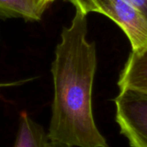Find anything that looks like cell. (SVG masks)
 Instances as JSON below:
<instances>
[{"label":"cell","mask_w":147,"mask_h":147,"mask_svg":"<svg viewBox=\"0 0 147 147\" xmlns=\"http://www.w3.org/2000/svg\"><path fill=\"white\" fill-rule=\"evenodd\" d=\"M86 34V15L76 9L71 25L61 32L51 67L53 99L47 136L71 147H109L93 115L96 51Z\"/></svg>","instance_id":"obj_1"},{"label":"cell","mask_w":147,"mask_h":147,"mask_svg":"<svg viewBox=\"0 0 147 147\" xmlns=\"http://www.w3.org/2000/svg\"><path fill=\"white\" fill-rule=\"evenodd\" d=\"M115 120L131 147H147V94L120 90L115 98Z\"/></svg>","instance_id":"obj_2"},{"label":"cell","mask_w":147,"mask_h":147,"mask_svg":"<svg viewBox=\"0 0 147 147\" xmlns=\"http://www.w3.org/2000/svg\"><path fill=\"white\" fill-rule=\"evenodd\" d=\"M96 12L112 19L128 37L133 52L147 47V20L131 0H96Z\"/></svg>","instance_id":"obj_3"},{"label":"cell","mask_w":147,"mask_h":147,"mask_svg":"<svg viewBox=\"0 0 147 147\" xmlns=\"http://www.w3.org/2000/svg\"><path fill=\"white\" fill-rule=\"evenodd\" d=\"M120 90L131 89L147 94V47L130 54L118 80Z\"/></svg>","instance_id":"obj_4"},{"label":"cell","mask_w":147,"mask_h":147,"mask_svg":"<svg viewBox=\"0 0 147 147\" xmlns=\"http://www.w3.org/2000/svg\"><path fill=\"white\" fill-rule=\"evenodd\" d=\"M49 4L47 0H0V16L39 22Z\"/></svg>","instance_id":"obj_5"},{"label":"cell","mask_w":147,"mask_h":147,"mask_svg":"<svg viewBox=\"0 0 147 147\" xmlns=\"http://www.w3.org/2000/svg\"><path fill=\"white\" fill-rule=\"evenodd\" d=\"M19 127L14 147H50V140L44 128L26 111L20 113Z\"/></svg>","instance_id":"obj_6"},{"label":"cell","mask_w":147,"mask_h":147,"mask_svg":"<svg viewBox=\"0 0 147 147\" xmlns=\"http://www.w3.org/2000/svg\"><path fill=\"white\" fill-rule=\"evenodd\" d=\"M76 8L84 15L90 12H96V0H68Z\"/></svg>","instance_id":"obj_7"},{"label":"cell","mask_w":147,"mask_h":147,"mask_svg":"<svg viewBox=\"0 0 147 147\" xmlns=\"http://www.w3.org/2000/svg\"><path fill=\"white\" fill-rule=\"evenodd\" d=\"M135 6L142 12L147 20V0H131Z\"/></svg>","instance_id":"obj_8"},{"label":"cell","mask_w":147,"mask_h":147,"mask_svg":"<svg viewBox=\"0 0 147 147\" xmlns=\"http://www.w3.org/2000/svg\"><path fill=\"white\" fill-rule=\"evenodd\" d=\"M34 78H27V79H22V80H18L15 82H8V83H0V88H4V87H12V86H19L22 85L25 83H28Z\"/></svg>","instance_id":"obj_9"},{"label":"cell","mask_w":147,"mask_h":147,"mask_svg":"<svg viewBox=\"0 0 147 147\" xmlns=\"http://www.w3.org/2000/svg\"><path fill=\"white\" fill-rule=\"evenodd\" d=\"M50 147H71L68 145L59 143V142H51L50 141Z\"/></svg>","instance_id":"obj_10"},{"label":"cell","mask_w":147,"mask_h":147,"mask_svg":"<svg viewBox=\"0 0 147 147\" xmlns=\"http://www.w3.org/2000/svg\"><path fill=\"white\" fill-rule=\"evenodd\" d=\"M47 1H48V2H50V3H52V2H53L54 0H47Z\"/></svg>","instance_id":"obj_11"}]
</instances>
